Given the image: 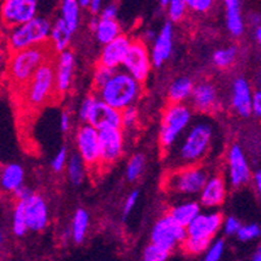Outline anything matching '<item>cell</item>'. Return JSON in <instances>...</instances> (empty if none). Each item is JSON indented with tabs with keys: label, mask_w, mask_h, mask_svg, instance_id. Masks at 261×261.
<instances>
[{
	"label": "cell",
	"mask_w": 261,
	"mask_h": 261,
	"mask_svg": "<svg viewBox=\"0 0 261 261\" xmlns=\"http://www.w3.org/2000/svg\"><path fill=\"white\" fill-rule=\"evenodd\" d=\"M56 55L58 52L55 51L49 42L20 51L9 52L8 63H7V80L9 86L15 89L20 95L35 72L47 60L54 59Z\"/></svg>",
	"instance_id": "1"
},
{
	"label": "cell",
	"mask_w": 261,
	"mask_h": 261,
	"mask_svg": "<svg viewBox=\"0 0 261 261\" xmlns=\"http://www.w3.org/2000/svg\"><path fill=\"white\" fill-rule=\"evenodd\" d=\"M213 139V127L210 122L200 121L190 127L177 148L170 149L169 164L173 168L199 165L210 152Z\"/></svg>",
	"instance_id": "2"
},
{
	"label": "cell",
	"mask_w": 261,
	"mask_h": 261,
	"mask_svg": "<svg viewBox=\"0 0 261 261\" xmlns=\"http://www.w3.org/2000/svg\"><path fill=\"white\" fill-rule=\"evenodd\" d=\"M95 94L113 108L123 111L138 100L142 94V82L126 70H116L106 86Z\"/></svg>",
	"instance_id": "3"
},
{
	"label": "cell",
	"mask_w": 261,
	"mask_h": 261,
	"mask_svg": "<svg viewBox=\"0 0 261 261\" xmlns=\"http://www.w3.org/2000/svg\"><path fill=\"white\" fill-rule=\"evenodd\" d=\"M55 59L56 56L47 60L40 66L29 81V84L22 90V92L18 95L29 108L38 109L51 103L54 98H59L58 91H56Z\"/></svg>",
	"instance_id": "4"
},
{
	"label": "cell",
	"mask_w": 261,
	"mask_h": 261,
	"mask_svg": "<svg viewBox=\"0 0 261 261\" xmlns=\"http://www.w3.org/2000/svg\"><path fill=\"white\" fill-rule=\"evenodd\" d=\"M191 109L182 103H170L164 109L159 129V144L164 153H168L175 146L178 138L189 127Z\"/></svg>",
	"instance_id": "5"
},
{
	"label": "cell",
	"mask_w": 261,
	"mask_h": 261,
	"mask_svg": "<svg viewBox=\"0 0 261 261\" xmlns=\"http://www.w3.org/2000/svg\"><path fill=\"white\" fill-rule=\"evenodd\" d=\"M52 23L44 17H34L29 22L8 29L7 46L9 52L20 51L33 46L48 43Z\"/></svg>",
	"instance_id": "6"
},
{
	"label": "cell",
	"mask_w": 261,
	"mask_h": 261,
	"mask_svg": "<svg viewBox=\"0 0 261 261\" xmlns=\"http://www.w3.org/2000/svg\"><path fill=\"white\" fill-rule=\"evenodd\" d=\"M208 178V172L201 165L174 168L164 178V189L175 195H198L207 184Z\"/></svg>",
	"instance_id": "7"
},
{
	"label": "cell",
	"mask_w": 261,
	"mask_h": 261,
	"mask_svg": "<svg viewBox=\"0 0 261 261\" xmlns=\"http://www.w3.org/2000/svg\"><path fill=\"white\" fill-rule=\"evenodd\" d=\"M75 146L77 151L84 159L89 169H100V139L99 130L91 123L85 122L78 127L75 133Z\"/></svg>",
	"instance_id": "8"
},
{
	"label": "cell",
	"mask_w": 261,
	"mask_h": 261,
	"mask_svg": "<svg viewBox=\"0 0 261 261\" xmlns=\"http://www.w3.org/2000/svg\"><path fill=\"white\" fill-rule=\"evenodd\" d=\"M186 238L187 227L175 222L170 215L161 217L151 231V242L160 244L170 252H173L179 244L184 243Z\"/></svg>",
	"instance_id": "9"
},
{
	"label": "cell",
	"mask_w": 261,
	"mask_h": 261,
	"mask_svg": "<svg viewBox=\"0 0 261 261\" xmlns=\"http://www.w3.org/2000/svg\"><path fill=\"white\" fill-rule=\"evenodd\" d=\"M38 0H3L2 20L6 29H12L37 17Z\"/></svg>",
	"instance_id": "10"
},
{
	"label": "cell",
	"mask_w": 261,
	"mask_h": 261,
	"mask_svg": "<svg viewBox=\"0 0 261 261\" xmlns=\"http://www.w3.org/2000/svg\"><path fill=\"white\" fill-rule=\"evenodd\" d=\"M152 59L148 52L146 43L142 39H135L132 42L129 52H127L122 66L139 82H144L148 77L152 68Z\"/></svg>",
	"instance_id": "11"
},
{
	"label": "cell",
	"mask_w": 261,
	"mask_h": 261,
	"mask_svg": "<svg viewBox=\"0 0 261 261\" xmlns=\"http://www.w3.org/2000/svg\"><path fill=\"white\" fill-rule=\"evenodd\" d=\"M100 139V169H108L117 163L123 153V134L121 127L99 130Z\"/></svg>",
	"instance_id": "12"
},
{
	"label": "cell",
	"mask_w": 261,
	"mask_h": 261,
	"mask_svg": "<svg viewBox=\"0 0 261 261\" xmlns=\"http://www.w3.org/2000/svg\"><path fill=\"white\" fill-rule=\"evenodd\" d=\"M227 169H229L230 185L234 189L248 184L251 179V170L243 149L239 144H232L227 153Z\"/></svg>",
	"instance_id": "13"
},
{
	"label": "cell",
	"mask_w": 261,
	"mask_h": 261,
	"mask_svg": "<svg viewBox=\"0 0 261 261\" xmlns=\"http://www.w3.org/2000/svg\"><path fill=\"white\" fill-rule=\"evenodd\" d=\"M224 224L221 213H199L196 218L187 226V237L212 241Z\"/></svg>",
	"instance_id": "14"
},
{
	"label": "cell",
	"mask_w": 261,
	"mask_h": 261,
	"mask_svg": "<svg viewBox=\"0 0 261 261\" xmlns=\"http://www.w3.org/2000/svg\"><path fill=\"white\" fill-rule=\"evenodd\" d=\"M55 72H56V91L59 98L66 94L72 87L74 74V55L69 49L59 52L55 59Z\"/></svg>",
	"instance_id": "15"
},
{
	"label": "cell",
	"mask_w": 261,
	"mask_h": 261,
	"mask_svg": "<svg viewBox=\"0 0 261 261\" xmlns=\"http://www.w3.org/2000/svg\"><path fill=\"white\" fill-rule=\"evenodd\" d=\"M87 123H91L98 130L106 127H122V113L98 98L92 107Z\"/></svg>",
	"instance_id": "16"
},
{
	"label": "cell",
	"mask_w": 261,
	"mask_h": 261,
	"mask_svg": "<svg viewBox=\"0 0 261 261\" xmlns=\"http://www.w3.org/2000/svg\"><path fill=\"white\" fill-rule=\"evenodd\" d=\"M132 42L133 40H130L126 35H118L112 42L104 44L98 63L117 70L118 66H122L132 46Z\"/></svg>",
	"instance_id": "17"
},
{
	"label": "cell",
	"mask_w": 261,
	"mask_h": 261,
	"mask_svg": "<svg viewBox=\"0 0 261 261\" xmlns=\"http://www.w3.org/2000/svg\"><path fill=\"white\" fill-rule=\"evenodd\" d=\"M25 203L28 226L32 231H43L48 225V207L43 196L33 194Z\"/></svg>",
	"instance_id": "18"
},
{
	"label": "cell",
	"mask_w": 261,
	"mask_h": 261,
	"mask_svg": "<svg viewBox=\"0 0 261 261\" xmlns=\"http://www.w3.org/2000/svg\"><path fill=\"white\" fill-rule=\"evenodd\" d=\"M252 98L248 81L239 77L232 82L231 107L241 117H250L252 115Z\"/></svg>",
	"instance_id": "19"
},
{
	"label": "cell",
	"mask_w": 261,
	"mask_h": 261,
	"mask_svg": "<svg viewBox=\"0 0 261 261\" xmlns=\"http://www.w3.org/2000/svg\"><path fill=\"white\" fill-rule=\"evenodd\" d=\"M173 51V23L172 21L164 23L160 33L156 35L153 42L152 51H151V59L152 64L159 68L163 65L168 59L170 58Z\"/></svg>",
	"instance_id": "20"
},
{
	"label": "cell",
	"mask_w": 261,
	"mask_h": 261,
	"mask_svg": "<svg viewBox=\"0 0 261 261\" xmlns=\"http://www.w3.org/2000/svg\"><path fill=\"white\" fill-rule=\"evenodd\" d=\"M226 182L222 175H212L204 185L200 195V204L205 208L221 205L226 199Z\"/></svg>",
	"instance_id": "21"
},
{
	"label": "cell",
	"mask_w": 261,
	"mask_h": 261,
	"mask_svg": "<svg viewBox=\"0 0 261 261\" xmlns=\"http://www.w3.org/2000/svg\"><path fill=\"white\" fill-rule=\"evenodd\" d=\"M192 106L196 111L203 113H210L215 111L218 106L217 89L211 82H201L194 87L191 95Z\"/></svg>",
	"instance_id": "22"
},
{
	"label": "cell",
	"mask_w": 261,
	"mask_h": 261,
	"mask_svg": "<svg viewBox=\"0 0 261 261\" xmlns=\"http://www.w3.org/2000/svg\"><path fill=\"white\" fill-rule=\"evenodd\" d=\"M225 7L227 30L234 37H241L244 32V21L242 16L241 0H222Z\"/></svg>",
	"instance_id": "23"
},
{
	"label": "cell",
	"mask_w": 261,
	"mask_h": 261,
	"mask_svg": "<svg viewBox=\"0 0 261 261\" xmlns=\"http://www.w3.org/2000/svg\"><path fill=\"white\" fill-rule=\"evenodd\" d=\"M73 32L69 29V26L66 25L65 21L61 17L52 23L51 35H49V43L52 44L54 49L56 52H63L68 49L72 40Z\"/></svg>",
	"instance_id": "24"
},
{
	"label": "cell",
	"mask_w": 261,
	"mask_h": 261,
	"mask_svg": "<svg viewBox=\"0 0 261 261\" xmlns=\"http://www.w3.org/2000/svg\"><path fill=\"white\" fill-rule=\"evenodd\" d=\"M25 172L20 164H7L2 169V189L6 192H15L23 185Z\"/></svg>",
	"instance_id": "25"
},
{
	"label": "cell",
	"mask_w": 261,
	"mask_h": 261,
	"mask_svg": "<svg viewBox=\"0 0 261 261\" xmlns=\"http://www.w3.org/2000/svg\"><path fill=\"white\" fill-rule=\"evenodd\" d=\"M200 212V204L196 203V201H185L182 204H178L174 205L172 210L169 211L168 215H170V217L174 220L175 222H178L182 226L187 227L191 224L194 220L196 218V216Z\"/></svg>",
	"instance_id": "26"
},
{
	"label": "cell",
	"mask_w": 261,
	"mask_h": 261,
	"mask_svg": "<svg viewBox=\"0 0 261 261\" xmlns=\"http://www.w3.org/2000/svg\"><path fill=\"white\" fill-rule=\"evenodd\" d=\"M194 84L189 77H181L172 82L168 91L169 103H184L186 99L191 98L194 91Z\"/></svg>",
	"instance_id": "27"
},
{
	"label": "cell",
	"mask_w": 261,
	"mask_h": 261,
	"mask_svg": "<svg viewBox=\"0 0 261 261\" xmlns=\"http://www.w3.org/2000/svg\"><path fill=\"white\" fill-rule=\"evenodd\" d=\"M96 39L101 44H107L121 35V26L116 18H99L98 26L94 30Z\"/></svg>",
	"instance_id": "28"
},
{
	"label": "cell",
	"mask_w": 261,
	"mask_h": 261,
	"mask_svg": "<svg viewBox=\"0 0 261 261\" xmlns=\"http://www.w3.org/2000/svg\"><path fill=\"white\" fill-rule=\"evenodd\" d=\"M89 169L84 159L81 158L80 153H73L68 160L66 165V172H68V178H69L70 184L74 186H80L84 184L85 177H86V170Z\"/></svg>",
	"instance_id": "29"
},
{
	"label": "cell",
	"mask_w": 261,
	"mask_h": 261,
	"mask_svg": "<svg viewBox=\"0 0 261 261\" xmlns=\"http://www.w3.org/2000/svg\"><path fill=\"white\" fill-rule=\"evenodd\" d=\"M80 0H61V18L69 26L73 33L80 26Z\"/></svg>",
	"instance_id": "30"
},
{
	"label": "cell",
	"mask_w": 261,
	"mask_h": 261,
	"mask_svg": "<svg viewBox=\"0 0 261 261\" xmlns=\"http://www.w3.org/2000/svg\"><path fill=\"white\" fill-rule=\"evenodd\" d=\"M89 222L90 217L86 211L82 210V208L75 211L72 222V238L75 243H82L84 242L87 229H89Z\"/></svg>",
	"instance_id": "31"
},
{
	"label": "cell",
	"mask_w": 261,
	"mask_h": 261,
	"mask_svg": "<svg viewBox=\"0 0 261 261\" xmlns=\"http://www.w3.org/2000/svg\"><path fill=\"white\" fill-rule=\"evenodd\" d=\"M237 55H238V48L236 46H230L226 47V48L217 49L213 54L212 61L220 69H227L236 63Z\"/></svg>",
	"instance_id": "32"
},
{
	"label": "cell",
	"mask_w": 261,
	"mask_h": 261,
	"mask_svg": "<svg viewBox=\"0 0 261 261\" xmlns=\"http://www.w3.org/2000/svg\"><path fill=\"white\" fill-rule=\"evenodd\" d=\"M12 230L16 237H23L26 231L29 230L28 226V220H26L25 203L17 201L15 211H13V221H12Z\"/></svg>",
	"instance_id": "33"
},
{
	"label": "cell",
	"mask_w": 261,
	"mask_h": 261,
	"mask_svg": "<svg viewBox=\"0 0 261 261\" xmlns=\"http://www.w3.org/2000/svg\"><path fill=\"white\" fill-rule=\"evenodd\" d=\"M211 243H212L211 239H200V238L187 237L181 246H182V250H184L187 255L199 256L207 252L208 247L211 246Z\"/></svg>",
	"instance_id": "34"
},
{
	"label": "cell",
	"mask_w": 261,
	"mask_h": 261,
	"mask_svg": "<svg viewBox=\"0 0 261 261\" xmlns=\"http://www.w3.org/2000/svg\"><path fill=\"white\" fill-rule=\"evenodd\" d=\"M116 69H112V68H108V66L103 65V64H99L96 65L94 70V78H92V87H94V91L98 92L99 90L103 89L107 85L112 75L115 74Z\"/></svg>",
	"instance_id": "35"
},
{
	"label": "cell",
	"mask_w": 261,
	"mask_h": 261,
	"mask_svg": "<svg viewBox=\"0 0 261 261\" xmlns=\"http://www.w3.org/2000/svg\"><path fill=\"white\" fill-rule=\"evenodd\" d=\"M144 165H146V159L141 153H137V155L133 156L132 159L127 163L126 167V178L127 181L134 182L137 181L139 177L142 175L144 170Z\"/></svg>",
	"instance_id": "36"
},
{
	"label": "cell",
	"mask_w": 261,
	"mask_h": 261,
	"mask_svg": "<svg viewBox=\"0 0 261 261\" xmlns=\"http://www.w3.org/2000/svg\"><path fill=\"white\" fill-rule=\"evenodd\" d=\"M172 255L169 250L164 248L163 246L158 243H153L151 242V244L144 248L143 251V260L144 261H165L169 258V256Z\"/></svg>",
	"instance_id": "37"
},
{
	"label": "cell",
	"mask_w": 261,
	"mask_h": 261,
	"mask_svg": "<svg viewBox=\"0 0 261 261\" xmlns=\"http://www.w3.org/2000/svg\"><path fill=\"white\" fill-rule=\"evenodd\" d=\"M168 15L172 22H178L185 17L187 12L186 0H170L169 6L167 7Z\"/></svg>",
	"instance_id": "38"
},
{
	"label": "cell",
	"mask_w": 261,
	"mask_h": 261,
	"mask_svg": "<svg viewBox=\"0 0 261 261\" xmlns=\"http://www.w3.org/2000/svg\"><path fill=\"white\" fill-rule=\"evenodd\" d=\"M225 250V243L222 239H217L213 243H211V246L208 247L205 256H204V260L205 261H218L224 255Z\"/></svg>",
	"instance_id": "39"
},
{
	"label": "cell",
	"mask_w": 261,
	"mask_h": 261,
	"mask_svg": "<svg viewBox=\"0 0 261 261\" xmlns=\"http://www.w3.org/2000/svg\"><path fill=\"white\" fill-rule=\"evenodd\" d=\"M238 238L241 239L242 242H248L252 241V239L258 238L261 236V229L258 225L256 224H251V225H246V226H241L238 231Z\"/></svg>",
	"instance_id": "40"
},
{
	"label": "cell",
	"mask_w": 261,
	"mask_h": 261,
	"mask_svg": "<svg viewBox=\"0 0 261 261\" xmlns=\"http://www.w3.org/2000/svg\"><path fill=\"white\" fill-rule=\"evenodd\" d=\"M96 99H98V95H89V96H86V98L84 99L82 104H81L80 111H78V116H80V120L84 123L89 121L92 107H94Z\"/></svg>",
	"instance_id": "41"
},
{
	"label": "cell",
	"mask_w": 261,
	"mask_h": 261,
	"mask_svg": "<svg viewBox=\"0 0 261 261\" xmlns=\"http://www.w3.org/2000/svg\"><path fill=\"white\" fill-rule=\"evenodd\" d=\"M122 113V127L123 129H133L138 122V111L135 107H127L126 109L121 111Z\"/></svg>",
	"instance_id": "42"
},
{
	"label": "cell",
	"mask_w": 261,
	"mask_h": 261,
	"mask_svg": "<svg viewBox=\"0 0 261 261\" xmlns=\"http://www.w3.org/2000/svg\"><path fill=\"white\" fill-rule=\"evenodd\" d=\"M68 160H69V158H68V151H66L65 147H61V148L59 149V152L55 155L54 159H52V170L56 173L63 172L64 168L68 165Z\"/></svg>",
	"instance_id": "43"
},
{
	"label": "cell",
	"mask_w": 261,
	"mask_h": 261,
	"mask_svg": "<svg viewBox=\"0 0 261 261\" xmlns=\"http://www.w3.org/2000/svg\"><path fill=\"white\" fill-rule=\"evenodd\" d=\"M216 0H186L187 8L196 13H205L215 6Z\"/></svg>",
	"instance_id": "44"
},
{
	"label": "cell",
	"mask_w": 261,
	"mask_h": 261,
	"mask_svg": "<svg viewBox=\"0 0 261 261\" xmlns=\"http://www.w3.org/2000/svg\"><path fill=\"white\" fill-rule=\"evenodd\" d=\"M224 232L226 236H234V234H238L239 229H241V222L234 217H227L226 220H224Z\"/></svg>",
	"instance_id": "45"
},
{
	"label": "cell",
	"mask_w": 261,
	"mask_h": 261,
	"mask_svg": "<svg viewBox=\"0 0 261 261\" xmlns=\"http://www.w3.org/2000/svg\"><path fill=\"white\" fill-rule=\"evenodd\" d=\"M138 198H139L138 191H133L132 194L127 196V199L125 200V203H123V215L127 216L130 212H132L133 208H134L135 204H137V201H138Z\"/></svg>",
	"instance_id": "46"
},
{
	"label": "cell",
	"mask_w": 261,
	"mask_h": 261,
	"mask_svg": "<svg viewBox=\"0 0 261 261\" xmlns=\"http://www.w3.org/2000/svg\"><path fill=\"white\" fill-rule=\"evenodd\" d=\"M12 194H13V196H15L16 201H25L28 200V199H29L34 192H33V190H30L29 187H25L22 185V186L18 187V189L16 190L15 192H12Z\"/></svg>",
	"instance_id": "47"
},
{
	"label": "cell",
	"mask_w": 261,
	"mask_h": 261,
	"mask_svg": "<svg viewBox=\"0 0 261 261\" xmlns=\"http://www.w3.org/2000/svg\"><path fill=\"white\" fill-rule=\"evenodd\" d=\"M118 7L116 3H109L108 6H106L101 11V18H116L117 17Z\"/></svg>",
	"instance_id": "48"
},
{
	"label": "cell",
	"mask_w": 261,
	"mask_h": 261,
	"mask_svg": "<svg viewBox=\"0 0 261 261\" xmlns=\"http://www.w3.org/2000/svg\"><path fill=\"white\" fill-rule=\"evenodd\" d=\"M252 113L256 117L261 118V90H257V91L253 92Z\"/></svg>",
	"instance_id": "49"
},
{
	"label": "cell",
	"mask_w": 261,
	"mask_h": 261,
	"mask_svg": "<svg viewBox=\"0 0 261 261\" xmlns=\"http://www.w3.org/2000/svg\"><path fill=\"white\" fill-rule=\"evenodd\" d=\"M70 123H72V120H70V115L68 112H63L60 116V129L63 133L69 132L70 129Z\"/></svg>",
	"instance_id": "50"
},
{
	"label": "cell",
	"mask_w": 261,
	"mask_h": 261,
	"mask_svg": "<svg viewBox=\"0 0 261 261\" xmlns=\"http://www.w3.org/2000/svg\"><path fill=\"white\" fill-rule=\"evenodd\" d=\"M101 4H103V0H91V2H90L89 9L92 15H96V13L100 12Z\"/></svg>",
	"instance_id": "51"
},
{
	"label": "cell",
	"mask_w": 261,
	"mask_h": 261,
	"mask_svg": "<svg viewBox=\"0 0 261 261\" xmlns=\"http://www.w3.org/2000/svg\"><path fill=\"white\" fill-rule=\"evenodd\" d=\"M253 182H255L256 190H257L258 195L261 198V169L256 170L255 174H253Z\"/></svg>",
	"instance_id": "52"
},
{
	"label": "cell",
	"mask_w": 261,
	"mask_h": 261,
	"mask_svg": "<svg viewBox=\"0 0 261 261\" xmlns=\"http://www.w3.org/2000/svg\"><path fill=\"white\" fill-rule=\"evenodd\" d=\"M250 22L252 23L253 26H258V25H261V18H260V16L258 15H256V13H252V15L250 16Z\"/></svg>",
	"instance_id": "53"
},
{
	"label": "cell",
	"mask_w": 261,
	"mask_h": 261,
	"mask_svg": "<svg viewBox=\"0 0 261 261\" xmlns=\"http://www.w3.org/2000/svg\"><path fill=\"white\" fill-rule=\"evenodd\" d=\"M255 37H256V40H257V42H258V44H260V46H261V25L256 26Z\"/></svg>",
	"instance_id": "54"
},
{
	"label": "cell",
	"mask_w": 261,
	"mask_h": 261,
	"mask_svg": "<svg viewBox=\"0 0 261 261\" xmlns=\"http://www.w3.org/2000/svg\"><path fill=\"white\" fill-rule=\"evenodd\" d=\"M253 260L261 261V246H258L257 250L255 251V255H253Z\"/></svg>",
	"instance_id": "55"
},
{
	"label": "cell",
	"mask_w": 261,
	"mask_h": 261,
	"mask_svg": "<svg viewBox=\"0 0 261 261\" xmlns=\"http://www.w3.org/2000/svg\"><path fill=\"white\" fill-rule=\"evenodd\" d=\"M143 38H146V39H148V40H153V38H156V35L153 32H147L146 34H144Z\"/></svg>",
	"instance_id": "56"
},
{
	"label": "cell",
	"mask_w": 261,
	"mask_h": 261,
	"mask_svg": "<svg viewBox=\"0 0 261 261\" xmlns=\"http://www.w3.org/2000/svg\"><path fill=\"white\" fill-rule=\"evenodd\" d=\"M90 2H91V0H80V4L82 8H89Z\"/></svg>",
	"instance_id": "57"
},
{
	"label": "cell",
	"mask_w": 261,
	"mask_h": 261,
	"mask_svg": "<svg viewBox=\"0 0 261 261\" xmlns=\"http://www.w3.org/2000/svg\"><path fill=\"white\" fill-rule=\"evenodd\" d=\"M159 3H160L161 7H164V8H167V7L169 6L170 0H159Z\"/></svg>",
	"instance_id": "58"
}]
</instances>
